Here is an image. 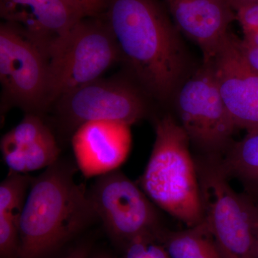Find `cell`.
Returning <instances> with one entry per match:
<instances>
[{
	"instance_id": "obj_8",
	"label": "cell",
	"mask_w": 258,
	"mask_h": 258,
	"mask_svg": "<svg viewBox=\"0 0 258 258\" xmlns=\"http://www.w3.org/2000/svg\"><path fill=\"white\" fill-rule=\"evenodd\" d=\"M45 51L15 25L0 26V81L9 104L35 111L47 106Z\"/></svg>"
},
{
	"instance_id": "obj_3",
	"label": "cell",
	"mask_w": 258,
	"mask_h": 258,
	"mask_svg": "<svg viewBox=\"0 0 258 258\" xmlns=\"http://www.w3.org/2000/svg\"><path fill=\"white\" fill-rule=\"evenodd\" d=\"M189 143L171 115L158 120L152 154L139 184L151 201L187 227L204 220L198 166Z\"/></svg>"
},
{
	"instance_id": "obj_17",
	"label": "cell",
	"mask_w": 258,
	"mask_h": 258,
	"mask_svg": "<svg viewBox=\"0 0 258 258\" xmlns=\"http://www.w3.org/2000/svg\"><path fill=\"white\" fill-rule=\"evenodd\" d=\"M220 165L229 178H237L247 195L258 200V128L247 132L240 142L232 144Z\"/></svg>"
},
{
	"instance_id": "obj_1",
	"label": "cell",
	"mask_w": 258,
	"mask_h": 258,
	"mask_svg": "<svg viewBox=\"0 0 258 258\" xmlns=\"http://www.w3.org/2000/svg\"><path fill=\"white\" fill-rule=\"evenodd\" d=\"M106 23L141 83L166 99L181 79L185 57L177 32L155 0H108Z\"/></svg>"
},
{
	"instance_id": "obj_6",
	"label": "cell",
	"mask_w": 258,
	"mask_h": 258,
	"mask_svg": "<svg viewBox=\"0 0 258 258\" xmlns=\"http://www.w3.org/2000/svg\"><path fill=\"white\" fill-rule=\"evenodd\" d=\"M88 195L97 217L123 247L140 236H157L162 229L150 199L119 171L98 176Z\"/></svg>"
},
{
	"instance_id": "obj_5",
	"label": "cell",
	"mask_w": 258,
	"mask_h": 258,
	"mask_svg": "<svg viewBox=\"0 0 258 258\" xmlns=\"http://www.w3.org/2000/svg\"><path fill=\"white\" fill-rule=\"evenodd\" d=\"M208 224L225 258H253L255 203L247 194L237 192L219 159L196 161Z\"/></svg>"
},
{
	"instance_id": "obj_16",
	"label": "cell",
	"mask_w": 258,
	"mask_h": 258,
	"mask_svg": "<svg viewBox=\"0 0 258 258\" xmlns=\"http://www.w3.org/2000/svg\"><path fill=\"white\" fill-rule=\"evenodd\" d=\"M157 238L171 258H225L205 220L184 230L162 228Z\"/></svg>"
},
{
	"instance_id": "obj_18",
	"label": "cell",
	"mask_w": 258,
	"mask_h": 258,
	"mask_svg": "<svg viewBox=\"0 0 258 258\" xmlns=\"http://www.w3.org/2000/svg\"><path fill=\"white\" fill-rule=\"evenodd\" d=\"M119 258H171L157 236H140L123 247V252Z\"/></svg>"
},
{
	"instance_id": "obj_2",
	"label": "cell",
	"mask_w": 258,
	"mask_h": 258,
	"mask_svg": "<svg viewBox=\"0 0 258 258\" xmlns=\"http://www.w3.org/2000/svg\"><path fill=\"white\" fill-rule=\"evenodd\" d=\"M74 173L58 159L32 180L20 217L18 258H50L98 218Z\"/></svg>"
},
{
	"instance_id": "obj_15",
	"label": "cell",
	"mask_w": 258,
	"mask_h": 258,
	"mask_svg": "<svg viewBox=\"0 0 258 258\" xmlns=\"http://www.w3.org/2000/svg\"><path fill=\"white\" fill-rule=\"evenodd\" d=\"M32 180L10 171L0 184V258H18L20 217Z\"/></svg>"
},
{
	"instance_id": "obj_13",
	"label": "cell",
	"mask_w": 258,
	"mask_h": 258,
	"mask_svg": "<svg viewBox=\"0 0 258 258\" xmlns=\"http://www.w3.org/2000/svg\"><path fill=\"white\" fill-rule=\"evenodd\" d=\"M5 164L12 172L28 174L55 164L60 149L52 131L34 113L3 136L0 143Z\"/></svg>"
},
{
	"instance_id": "obj_4",
	"label": "cell",
	"mask_w": 258,
	"mask_h": 258,
	"mask_svg": "<svg viewBox=\"0 0 258 258\" xmlns=\"http://www.w3.org/2000/svg\"><path fill=\"white\" fill-rule=\"evenodd\" d=\"M47 105L100 79L119 60V48L107 23L83 18L47 52Z\"/></svg>"
},
{
	"instance_id": "obj_22",
	"label": "cell",
	"mask_w": 258,
	"mask_h": 258,
	"mask_svg": "<svg viewBox=\"0 0 258 258\" xmlns=\"http://www.w3.org/2000/svg\"><path fill=\"white\" fill-rule=\"evenodd\" d=\"M91 249V245L89 242H83L75 247L64 258H89Z\"/></svg>"
},
{
	"instance_id": "obj_26",
	"label": "cell",
	"mask_w": 258,
	"mask_h": 258,
	"mask_svg": "<svg viewBox=\"0 0 258 258\" xmlns=\"http://www.w3.org/2000/svg\"><path fill=\"white\" fill-rule=\"evenodd\" d=\"M91 258H113L110 257L109 255H107L106 254H98L96 255L93 256Z\"/></svg>"
},
{
	"instance_id": "obj_25",
	"label": "cell",
	"mask_w": 258,
	"mask_h": 258,
	"mask_svg": "<svg viewBox=\"0 0 258 258\" xmlns=\"http://www.w3.org/2000/svg\"><path fill=\"white\" fill-rule=\"evenodd\" d=\"M244 40L249 43L258 46V31L244 34Z\"/></svg>"
},
{
	"instance_id": "obj_11",
	"label": "cell",
	"mask_w": 258,
	"mask_h": 258,
	"mask_svg": "<svg viewBox=\"0 0 258 258\" xmlns=\"http://www.w3.org/2000/svg\"><path fill=\"white\" fill-rule=\"evenodd\" d=\"M73 151L78 167L86 177L118 169L132 146L131 125L110 120L83 123L73 134Z\"/></svg>"
},
{
	"instance_id": "obj_23",
	"label": "cell",
	"mask_w": 258,
	"mask_h": 258,
	"mask_svg": "<svg viewBox=\"0 0 258 258\" xmlns=\"http://www.w3.org/2000/svg\"><path fill=\"white\" fill-rule=\"evenodd\" d=\"M227 1L236 11L247 5L258 3V0H227Z\"/></svg>"
},
{
	"instance_id": "obj_7",
	"label": "cell",
	"mask_w": 258,
	"mask_h": 258,
	"mask_svg": "<svg viewBox=\"0 0 258 258\" xmlns=\"http://www.w3.org/2000/svg\"><path fill=\"white\" fill-rule=\"evenodd\" d=\"M181 126L190 142L208 158L221 159L237 128L222 100L211 68L207 64L180 89L177 100Z\"/></svg>"
},
{
	"instance_id": "obj_10",
	"label": "cell",
	"mask_w": 258,
	"mask_h": 258,
	"mask_svg": "<svg viewBox=\"0 0 258 258\" xmlns=\"http://www.w3.org/2000/svg\"><path fill=\"white\" fill-rule=\"evenodd\" d=\"M211 68L227 111L237 128H258V73L246 62L239 40L229 33L211 60Z\"/></svg>"
},
{
	"instance_id": "obj_21",
	"label": "cell",
	"mask_w": 258,
	"mask_h": 258,
	"mask_svg": "<svg viewBox=\"0 0 258 258\" xmlns=\"http://www.w3.org/2000/svg\"><path fill=\"white\" fill-rule=\"evenodd\" d=\"M239 46L246 62L251 69L258 73V46L245 40H239Z\"/></svg>"
},
{
	"instance_id": "obj_9",
	"label": "cell",
	"mask_w": 258,
	"mask_h": 258,
	"mask_svg": "<svg viewBox=\"0 0 258 258\" xmlns=\"http://www.w3.org/2000/svg\"><path fill=\"white\" fill-rule=\"evenodd\" d=\"M57 101L59 116L73 134L80 125L94 120L132 125L147 113L143 98L133 86L113 80H96L66 93Z\"/></svg>"
},
{
	"instance_id": "obj_19",
	"label": "cell",
	"mask_w": 258,
	"mask_h": 258,
	"mask_svg": "<svg viewBox=\"0 0 258 258\" xmlns=\"http://www.w3.org/2000/svg\"><path fill=\"white\" fill-rule=\"evenodd\" d=\"M83 18H95L106 9L108 0H64Z\"/></svg>"
},
{
	"instance_id": "obj_20",
	"label": "cell",
	"mask_w": 258,
	"mask_h": 258,
	"mask_svg": "<svg viewBox=\"0 0 258 258\" xmlns=\"http://www.w3.org/2000/svg\"><path fill=\"white\" fill-rule=\"evenodd\" d=\"M236 18L240 23L244 34L258 31V3L237 10Z\"/></svg>"
},
{
	"instance_id": "obj_24",
	"label": "cell",
	"mask_w": 258,
	"mask_h": 258,
	"mask_svg": "<svg viewBox=\"0 0 258 258\" xmlns=\"http://www.w3.org/2000/svg\"><path fill=\"white\" fill-rule=\"evenodd\" d=\"M256 205L255 229H254V242L253 258H258V200H254Z\"/></svg>"
},
{
	"instance_id": "obj_14",
	"label": "cell",
	"mask_w": 258,
	"mask_h": 258,
	"mask_svg": "<svg viewBox=\"0 0 258 258\" xmlns=\"http://www.w3.org/2000/svg\"><path fill=\"white\" fill-rule=\"evenodd\" d=\"M176 25L201 47L205 62L211 60L236 18L227 0H167Z\"/></svg>"
},
{
	"instance_id": "obj_12",
	"label": "cell",
	"mask_w": 258,
	"mask_h": 258,
	"mask_svg": "<svg viewBox=\"0 0 258 258\" xmlns=\"http://www.w3.org/2000/svg\"><path fill=\"white\" fill-rule=\"evenodd\" d=\"M0 15L46 54L83 18L64 0H0Z\"/></svg>"
}]
</instances>
